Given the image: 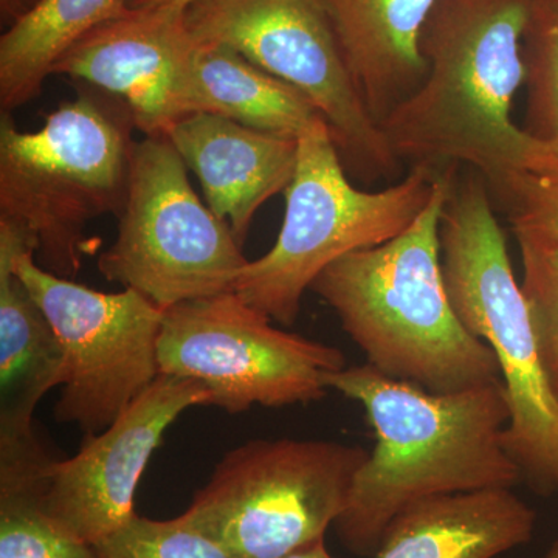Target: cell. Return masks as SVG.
<instances>
[{
  "label": "cell",
  "mask_w": 558,
  "mask_h": 558,
  "mask_svg": "<svg viewBox=\"0 0 558 558\" xmlns=\"http://www.w3.org/2000/svg\"><path fill=\"white\" fill-rule=\"evenodd\" d=\"M325 385L363 407L376 439L333 524L352 554L373 556L389 521L413 502L523 480L502 442L509 405L501 380L436 395L365 363L326 374Z\"/></svg>",
  "instance_id": "obj_1"
},
{
  "label": "cell",
  "mask_w": 558,
  "mask_h": 558,
  "mask_svg": "<svg viewBox=\"0 0 558 558\" xmlns=\"http://www.w3.org/2000/svg\"><path fill=\"white\" fill-rule=\"evenodd\" d=\"M534 0H438L421 35L427 76L380 121L400 161L468 165L488 190L531 170L548 145L513 123Z\"/></svg>",
  "instance_id": "obj_2"
},
{
  "label": "cell",
  "mask_w": 558,
  "mask_h": 558,
  "mask_svg": "<svg viewBox=\"0 0 558 558\" xmlns=\"http://www.w3.org/2000/svg\"><path fill=\"white\" fill-rule=\"evenodd\" d=\"M458 171L447 168L409 229L336 260L311 288L369 366L436 395L501 380L492 349L451 306L440 264V216Z\"/></svg>",
  "instance_id": "obj_3"
},
{
  "label": "cell",
  "mask_w": 558,
  "mask_h": 558,
  "mask_svg": "<svg viewBox=\"0 0 558 558\" xmlns=\"http://www.w3.org/2000/svg\"><path fill=\"white\" fill-rule=\"evenodd\" d=\"M439 241L451 306L497 359L509 405L505 449L529 486L558 497V400L539 360L490 190L478 172H458L451 183Z\"/></svg>",
  "instance_id": "obj_4"
},
{
  "label": "cell",
  "mask_w": 558,
  "mask_h": 558,
  "mask_svg": "<svg viewBox=\"0 0 558 558\" xmlns=\"http://www.w3.org/2000/svg\"><path fill=\"white\" fill-rule=\"evenodd\" d=\"M135 123L119 98L80 84L39 131L0 119V219L31 231L40 264L72 279L86 255V229L119 216L130 183Z\"/></svg>",
  "instance_id": "obj_5"
},
{
  "label": "cell",
  "mask_w": 558,
  "mask_h": 558,
  "mask_svg": "<svg viewBox=\"0 0 558 558\" xmlns=\"http://www.w3.org/2000/svg\"><path fill=\"white\" fill-rule=\"evenodd\" d=\"M447 168L414 165L387 189L360 190L349 180L328 123L315 121L299 137L277 242L250 260L233 292L275 322L293 325L318 275L349 253L376 247L409 229Z\"/></svg>",
  "instance_id": "obj_6"
},
{
  "label": "cell",
  "mask_w": 558,
  "mask_h": 558,
  "mask_svg": "<svg viewBox=\"0 0 558 558\" xmlns=\"http://www.w3.org/2000/svg\"><path fill=\"white\" fill-rule=\"evenodd\" d=\"M368 454L332 440H250L220 459L180 519L231 558H286L326 537Z\"/></svg>",
  "instance_id": "obj_7"
},
{
  "label": "cell",
  "mask_w": 558,
  "mask_h": 558,
  "mask_svg": "<svg viewBox=\"0 0 558 558\" xmlns=\"http://www.w3.org/2000/svg\"><path fill=\"white\" fill-rule=\"evenodd\" d=\"M241 247L191 186L170 138L135 142L117 240L98 259L102 277L167 311L233 292L250 263Z\"/></svg>",
  "instance_id": "obj_8"
},
{
  "label": "cell",
  "mask_w": 558,
  "mask_h": 558,
  "mask_svg": "<svg viewBox=\"0 0 558 558\" xmlns=\"http://www.w3.org/2000/svg\"><path fill=\"white\" fill-rule=\"evenodd\" d=\"M196 43L219 44L303 92L328 123L349 175L391 180L402 161L360 94L323 0H194Z\"/></svg>",
  "instance_id": "obj_9"
},
{
  "label": "cell",
  "mask_w": 558,
  "mask_h": 558,
  "mask_svg": "<svg viewBox=\"0 0 558 558\" xmlns=\"http://www.w3.org/2000/svg\"><path fill=\"white\" fill-rule=\"evenodd\" d=\"M0 255L13 260L64 348L68 380L54 418L86 436L100 435L160 376L165 311L134 289L98 292L50 274L17 231L0 230Z\"/></svg>",
  "instance_id": "obj_10"
},
{
  "label": "cell",
  "mask_w": 558,
  "mask_h": 558,
  "mask_svg": "<svg viewBox=\"0 0 558 558\" xmlns=\"http://www.w3.org/2000/svg\"><path fill=\"white\" fill-rule=\"evenodd\" d=\"M157 359L160 374L199 381L230 414L317 402L326 374L347 368L340 349L277 328L236 292L165 311Z\"/></svg>",
  "instance_id": "obj_11"
},
{
  "label": "cell",
  "mask_w": 558,
  "mask_h": 558,
  "mask_svg": "<svg viewBox=\"0 0 558 558\" xmlns=\"http://www.w3.org/2000/svg\"><path fill=\"white\" fill-rule=\"evenodd\" d=\"M204 405L211 407V395L199 381L160 374L110 427L86 436L75 457L49 462L44 509L76 537L100 545L137 515L135 492L167 429Z\"/></svg>",
  "instance_id": "obj_12"
},
{
  "label": "cell",
  "mask_w": 558,
  "mask_h": 558,
  "mask_svg": "<svg viewBox=\"0 0 558 558\" xmlns=\"http://www.w3.org/2000/svg\"><path fill=\"white\" fill-rule=\"evenodd\" d=\"M196 47L185 10L128 9L70 47L51 75L119 98L145 137H161L193 113Z\"/></svg>",
  "instance_id": "obj_13"
},
{
  "label": "cell",
  "mask_w": 558,
  "mask_h": 558,
  "mask_svg": "<svg viewBox=\"0 0 558 558\" xmlns=\"http://www.w3.org/2000/svg\"><path fill=\"white\" fill-rule=\"evenodd\" d=\"M186 168L199 179L208 208L244 244L258 209L288 190L299 138L252 130L226 117L193 113L168 132Z\"/></svg>",
  "instance_id": "obj_14"
},
{
  "label": "cell",
  "mask_w": 558,
  "mask_h": 558,
  "mask_svg": "<svg viewBox=\"0 0 558 558\" xmlns=\"http://www.w3.org/2000/svg\"><path fill=\"white\" fill-rule=\"evenodd\" d=\"M535 521L512 488L439 495L400 510L371 558H497L531 542Z\"/></svg>",
  "instance_id": "obj_15"
},
{
  "label": "cell",
  "mask_w": 558,
  "mask_h": 558,
  "mask_svg": "<svg viewBox=\"0 0 558 558\" xmlns=\"http://www.w3.org/2000/svg\"><path fill=\"white\" fill-rule=\"evenodd\" d=\"M438 0H323L341 50L379 123L427 76L421 35Z\"/></svg>",
  "instance_id": "obj_16"
},
{
  "label": "cell",
  "mask_w": 558,
  "mask_h": 558,
  "mask_svg": "<svg viewBox=\"0 0 558 558\" xmlns=\"http://www.w3.org/2000/svg\"><path fill=\"white\" fill-rule=\"evenodd\" d=\"M65 380L68 360L53 326L10 256L0 255V449L40 440L33 414Z\"/></svg>",
  "instance_id": "obj_17"
},
{
  "label": "cell",
  "mask_w": 558,
  "mask_h": 558,
  "mask_svg": "<svg viewBox=\"0 0 558 558\" xmlns=\"http://www.w3.org/2000/svg\"><path fill=\"white\" fill-rule=\"evenodd\" d=\"M191 112L226 117L252 130L292 138L323 119L303 92L230 47L201 43L194 57Z\"/></svg>",
  "instance_id": "obj_18"
},
{
  "label": "cell",
  "mask_w": 558,
  "mask_h": 558,
  "mask_svg": "<svg viewBox=\"0 0 558 558\" xmlns=\"http://www.w3.org/2000/svg\"><path fill=\"white\" fill-rule=\"evenodd\" d=\"M126 10L128 0H39L0 38L2 112L35 100L70 47Z\"/></svg>",
  "instance_id": "obj_19"
},
{
  "label": "cell",
  "mask_w": 558,
  "mask_h": 558,
  "mask_svg": "<svg viewBox=\"0 0 558 558\" xmlns=\"http://www.w3.org/2000/svg\"><path fill=\"white\" fill-rule=\"evenodd\" d=\"M43 480L0 487V558H98L97 549L47 513Z\"/></svg>",
  "instance_id": "obj_20"
},
{
  "label": "cell",
  "mask_w": 558,
  "mask_h": 558,
  "mask_svg": "<svg viewBox=\"0 0 558 558\" xmlns=\"http://www.w3.org/2000/svg\"><path fill=\"white\" fill-rule=\"evenodd\" d=\"M532 137L558 150V0H534L523 39Z\"/></svg>",
  "instance_id": "obj_21"
},
{
  "label": "cell",
  "mask_w": 558,
  "mask_h": 558,
  "mask_svg": "<svg viewBox=\"0 0 558 558\" xmlns=\"http://www.w3.org/2000/svg\"><path fill=\"white\" fill-rule=\"evenodd\" d=\"M490 194L505 209L515 238L558 245V150L548 145L531 170L506 180Z\"/></svg>",
  "instance_id": "obj_22"
},
{
  "label": "cell",
  "mask_w": 558,
  "mask_h": 558,
  "mask_svg": "<svg viewBox=\"0 0 558 558\" xmlns=\"http://www.w3.org/2000/svg\"><path fill=\"white\" fill-rule=\"evenodd\" d=\"M520 245L529 314L537 337L539 360L558 400V245L517 238Z\"/></svg>",
  "instance_id": "obj_23"
},
{
  "label": "cell",
  "mask_w": 558,
  "mask_h": 558,
  "mask_svg": "<svg viewBox=\"0 0 558 558\" xmlns=\"http://www.w3.org/2000/svg\"><path fill=\"white\" fill-rule=\"evenodd\" d=\"M95 549L98 558H231L180 517L161 521L135 515Z\"/></svg>",
  "instance_id": "obj_24"
},
{
  "label": "cell",
  "mask_w": 558,
  "mask_h": 558,
  "mask_svg": "<svg viewBox=\"0 0 558 558\" xmlns=\"http://www.w3.org/2000/svg\"><path fill=\"white\" fill-rule=\"evenodd\" d=\"M38 2L39 0H0V16L10 27L13 22L27 14Z\"/></svg>",
  "instance_id": "obj_25"
},
{
  "label": "cell",
  "mask_w": 558,
  "mask_h": 558,
  "mask_svg": "<svg viewBox=\"0 0 558 558\" xmlns=\"http://www.w3.org/2000/svg\"><path fill=\"white\" fill-rule=\"evenodd\" d=\"M194 0H128V9H180L185 10Z\"/></svg>",
  "instance_id": "obj_26"
},
{
  "label": "cell",
  "mask_w": 558,
  "mask_h": 558,
  "mask_svg": "<svg viewBox=\"0 0 558 558\" xmlns=\"http://www.w3.org/2000/svg\"><path fill=\"white\" fill-rule=\"evenodd\" d=\"M286 558H336L326 548L325 538L317 539V542L311 543V545L304 546L295 553L290 554Z\"/></svg>",
  "instance_id": "obj_27"
},
{
  "label": "cell",
  "mask_w": 558,
  "mask_h": 558,
  "mask_svg": "<svg viewBox=\"0 0 558 558\" xmlns=\"http://www.w3.org/2000/svg\"><path fill=\"white\" fill-rule=\"evenodd\" d=\"M545 558H558V539L549 546L548 553L545 554Z\"/></svg>",
  "instance_id": "obj_28"
}]
</instances>
